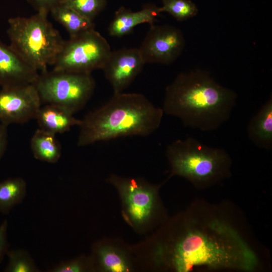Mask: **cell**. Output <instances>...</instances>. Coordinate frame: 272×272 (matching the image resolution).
I'll use <instances>...</instances> for the list:
<instances>
[{
	"label": "cell",
	"instance_id": "4",
	"mask_svg": "<svg viewBox=\"0 0 272 272\" xmlns=\"http://www.w3.org/2000/svg\"><path fill=\"white\" fill-rule=\"evenodd\" d=\"M166 155L170 167L168 177L184 178L198 190L210 188L231 175L229 154L194 138L174 141L168 146Z\"/></svg>",
	"mask_w": 272,
	"mask_h": 272
},
{
	"label": "cell",
	"instance_id": "5",
	"mask_svg": "<svg viewBox=\"0 0 272 272\" xmlns=\"http://www.w3.org/2000/svg\"><path fill=\"white\" fill-rule=\"evenodd\" d=\"M169 179L153 184L140 177L111 174L107 178L119 195L122 218L136 233L147 235L169 216L160 193Z\"/></svg>",
	"mask_w": 272,
	"mask_h": 272
},
{
	"label": "cell",
	"instance_id": "23",
	"mask_svg": "<svg viewBox=\"0 0 272 272\" xmlns=\"http://www.w3.org/2000/svg\"><path fill=\"white\" fill-rule=\"evenodd\" d=\"M48 272H95L90 256L81 255L74 258L63 261L48 270Z\"/></svg>",
	"mask_w": 272,
	"mask_h": 272
},
{
	"label": "cell",
	"instance_id": "12",
	"mask_svg": "<svg viewBox=\"0 0 272 272\" xmlns=\"http://www.w3.org/2000/svg\"><path fill=\"white\" fill-rule=\"evenodd\" d=\"M145 64L139 48H124L111 51L102 70L113 93H118L132 83Z\"/></svg>",
	"mask_w": 272,
	"mask_h": 272
},
{
	"label": "cell",
	"instance_id": "3",
	"mask_svg": "<svg viewBox=\"0 0 272 272\" xmlns=\"http://www.w3.org/2000/svg\"><path fill=\"white\" fill-rule=\"evenodd\" d=\"M164 112L140 93H113L101 107L81 119L79 147L129 136L145 137L160 126Z\"/></svg>",
	"mask_w": 272,
	"mask_h": 272
},
{
	"label": "cell",
	"instance_id": "6",
	"mask_svg": "<svg viewBox=\"0 0 272 272\" xmlns=\"http://www.w3.org/2000/svg\"><path fill=\"white\" fill-rule=\"evenodd\" d=\"M48 12L41 10L30 17L8 20L7 34L10 46L38 71L53 65L64 40L47 18Z\"/></svg>",
	"mask_w": 272,
	"mask_h": 272
},
{
	"label": "cell",
	"instance_id": "17",
	"mask_svg": "<svg viewBox=\"0 0 272 272\" xmlns=\"http://www.w3.org/2000/svg\"><path fill=\"white\" fill-rule=\"evenodd\" d=\"M30 147L34 157L41 161L55 163L61 156V145L55 134L40 128L33 135Z\"/></svg>",
	"mask_w": 272,
	"mask_h": 272
},
{
	"label": "cell",
	"instance_id": "19",
	"mask_svg": "<svg viewBox=\"0 0 272 272\" xmlns=\"http://www.w3.org/2000/svg\"><path fill=\"white\" fill-rule=\"evenodd\" d=\"M26 193L27 184L22 178H10L0 182V213L8 214L23 201Z\"/></svg>",
	"mask_w": 272,
	"mask_h": 272
},
{
	"label": "cell",
	"instance_id": "18",
	"mask_svg": "<svg viewBox=\"0 0 272 272\" xmlns=\"http://www.w3.org/2000/svg\"><path fill=\"white\" fill-rule=\"evenodd\" d=\"M50 12L53 19L62 25L70 37L75 36L86 31L94 29V24L72 9L58 4Z\"/></svg>",
	"mask_w": 272,
	"mask_h": 272
},
{
	"label": "cell",
	"instance_id": "2",
	"mask_svg": "<svg viewBox=\"0 0 272 272\" xmlns=\"http://www.w3.org/2000/svg\"><path fill=\"white\" fill-rule=\"evenodd\" d=\"M237 94L217 83L205 71L178 74L165 89L164 113L203 131L219 128L230 117Z\"/></svg>",
	"mask_w": 272,
	"mask_h": 272
},
{
	"label": "cell",
	"instance_id": "10",
	"mask_svg": "<svg viewBox=\"0 0 272 272\" xmlns=\"http://www.w3.org/2000/svg\"><path fill=\"white\" fill-rule=\"evenodd\" d=\"M42 102L34 84L2 87L0 122L8 125L35 119Z\"/></svg>",
	"mask_w": 272,
	"mask_h": 272
},
{
	"label": "cell",
	"instance_id": "14",
	"mask_svg": "<svg viewBox=\"0 0 272 272\" xmlns=\"http://www.w3.org/2000/svg\"><path fill=\"white\" fill-rule=\"evenodd\" d=\"M161 13L159 7L149 4L139 11L133 12L124 7L118 9L109 24L108 31L113 37H121L130 33L139 25L148 23L154 24Z\"/></svg>",
	"mask_w": 272,
	"mask_h": 272
},
{
	"label": "cell",
	"instance_id": "16",
	"mask_svg": "<svg viewBox=\"0 0 272 272\" xmlns=\"http://www.w3.org/2000/svg\"><path fill=\"white\" fill-rule=\"evenodd\" d=\"M250 140L259 148H272V95L251 118L247 127Z\"/></svg>",
	"mask_w": 272,
	"mask_h": 272
},
{
	"label": "cell",
	"instance_id": "13",
	"mask_svg": "<svg viewBox=\"0 0 272 272\" xmlns=\"http://www.w3.org/2000/svg\"><path fill=\"white\" fill-rule=\"evenodd\" d=\"M39 74L10 45L0 40V86L34 84Z\"/></svg>",
	"mask_w": 272,
	"mask_h": 272
},
{
	"label": "cell",
	"instance_id": "8",
	"mask_svg": "<svg viewBox=\"0 0 272 272\" xmlns=\"http://www.w3.org/2000/svg\"><path fill=\"white\" fill-rule=\"evenodd\" d=\"M111 52L105 38L92 29L64 41L53 70L91 74L103 69Z\"/></svg>",
	"mask_w": 272,
	"mask_h": 272
},
{
	"label": "cell",
	"instance_id": "15",
	"mask_svg": "<svg viewBox=\"0 0 272 272\" xmlns=\"http://www.w3.org/2000/svg\"><path fill=\"white\" fill-rule=\"evenodd\" d=\"M74 114L63 107L45 104L40 108L35 119L40 128L56 134L67 132L73 126L79 125L81 119L76 118Z\"/></svg>",
	"mask_w": 272,
	"mask_h": 272
},
{
	"label": "cell",
	"instance_id": "20",
	"mask_svg": "<svg viewBox=\"0 0 272 272\" xmlns=\"http://www.w3.org/2000/svg\"><path fill=\"white\" fill-rule=\"evenodd\" d=\"M7 255L9 261L5 272H39L34 259L26 251L22 249L9 250Z\"/></svg>",
	"mask_w": 272,
	"mask_h": 272
},
{
	"label": "cell",
	"instance_id": "21",
	"mask_svg": "<svg viewBox=\"0 0 272 272\" xmlns=\"http://www.w3.org/2000/svg\"><path fill=\"white\" fill-rule=\"evenodd\" d=\"M159 11L169 13L180 22L190 19L198 13L196 5L190 0H162Z\"/></svg>",
	"mask_w": 272,
	"mask_h": 272
},
{
	"label": "cell",
	"instance_id": "22",
	"mask_svg": "<svg viewBox=\"0 0 272 272\" xmlns=\"http://www.w3.org/2000/svg\"><path fill=\"white\" fill-rule=\"evenodd\" d=\"M107 0H60L59 4L72 9L77 13L93 21L103 11Z\"/></svg>",
	"mask_w": 272,
	"mask_h": 272
},
{
	"label": "cell",
	"instance_id": "11",
	"mask_svg": "<svg viewBox=\"0 0 272 272\" xmlns=\"http://www.w3.org/2000/svg\"><path fill=\"white\" fill-rule=\"evenodd\" d=\"M90 256L95 272L138 271L131 245L118 238L104 237L94 242Z\"/></svg>",
	"mask_w": 272,
	"mask_h": 272
},
{
	"label": "cell",
	"instance_id": "1",
	"mask_svg": "<svg viewBox=\"0 0 272 272\" xmlns=\"http://www.w3.org/2000/svg\"><path fill=\"white\" fill-rule=\"evenodd\" d=\"M131 247L138 271L254 272L261 266L226 207L200 199Z\"/></svg>",
	"mask_w": 272,
	"mask_h": 272
},
{
	"label": "cell",
	"instance_id": "7",
	"mask_svg": "<svg viewBox=\"0 0 272 272\" xmlns=\"http://www.w3.org/2000/svg\"><path fill=\"white\" fill-rule=\"evenodd\" d=\"M34 85L42 103L63 107L73 114L85 106L95 88L91 74L54 70L41 72Z\"/></svg>",
	"mask_w": 272,
	"mask_h": 272
},
{
	"label": "cell",
	"instance_id": "9",
	"mask_svg": "<svg viewBox=\"0 0 272 272\" xmlns=\"http://www.w3.org/2000/svg\"><path fill=\"white\" fill-rule=\"evenodd\" d=\"M185 44L179 28L169 25L150 26L139 49L145 63L169 65L181 55Z\"/></svg>",
	"mask_w": 272,
	"mask_h": 272
},
{
	"label": "cell",
	"instance_id": "25",
	"mask_svg": "<svg viewBox=\"0 0 272 272\" xmlns=\"http://www.w3.org/2000/svg\"><path fill=\"white\" fill-rule=\"evenodd\" d=\"M37 11L44 10L48 13L51 9L58 4L60 0H28Z\"/></svg>",
	"mask_w": 272,
	"mask_h": 272
},
{
	"label": "cell",
	"instance_id": "24",
	"mask_svg": "<svg viewBox=\"0 0 272 272\" xmlns=\"http://www.w3.org/2000/svg\"><path fill=\"white\" fill-rule=\"evenodd\" d=\"M8 222L7 219H5L0 225V263L9 250V244L8 240Z\"/></svg>",
	"mask_w": 272,
	"mask_h": 272
},
{
	"label": "cell",
	"instance_id": "26",
	"mask_svg": "<svg viewBox=\"0 0 272 272\" xmlns=\"http://www.w3.org/2000/svg\"><path fill=\"white\" fill-rule=\"evenodd\" d=\"M7 126L0 123V160L5 152L8 144Z\"/></svg>",
	"mask_w": 272,
	"mask_h": 272
}]
</instances>
